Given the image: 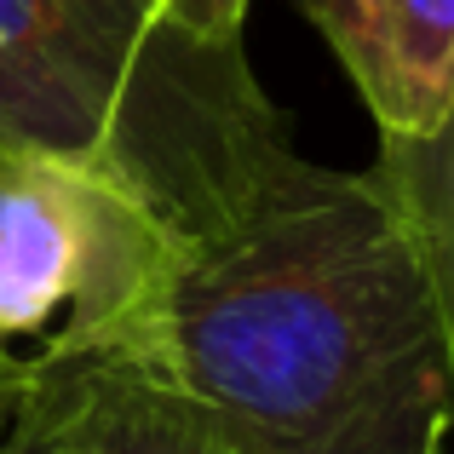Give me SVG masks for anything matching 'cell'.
Returning a JSON list of instances; mask_svg holds the SVG:
<instances>
[{"label": "cell", "mask_w": 454, "mask_h": 454, "mask_svg": "<svg viewBox=\"0 0 454 454\" xmlns=\"http://www.w3.org/2000/svg\"><path fill=\"white\" fill-rule=\"evenodd\" d=\"M254 0H155L167 23L201 35V41H242V23Z\"/></svg>", "instance_id": "52a82bcc"}, {"label": "cell", "mask_w": 454, "mask_h": 454, "mask_svg": "<svg viewBox=\"0 0 454 454\" xmlns=\"http://www.w3.org/2000/svg\"><path fill=\"white\" fill-rule=\"evenodd\" d=\"M368 173L391 196L414 254H420L437 328H443V351H449V386H454V110L426 138H380V155Z\"/></svg>", "instance_id": "8992f818"}, {"label": "cell", "mask_w": 454, "mask_h": 454, "mask_svg": "<svg viewBox=\"0 0 454 454\" xmlns=\"http://www.w3.org/2000/svg\"><path fill=\"white\" fill-rule=\"evenodd\" d=\"M0 356H6V351H0Z\"/></svg>", "instance_id": "ba28073f"}, {"label": "cell", "mask_w": 454, "mask_h": 454, "mask_svg": "<svg viewBox=\"0 0 454 454\" xmlns=\"http://www.w3.org/2000/svg\"><path fill=\"white\" fill-rule=\"evenodd\" d=\"M380 138H426L454 110V0H300Z\"/></svg>", "instance_id": "5b68a950"}, {"label": "cell", "mask_w": 454, "mask_h": 454, "mask_svg": "<svg viewBox=\"0 0 454 454\" xmlns=\"http://www.w3.org/2000/svg\"><path fill=\"white\" fill-rule=\"evenodd\" d=\"M133 363L247 454H454L449 351L397 207L374 173L300 150L178 247Z\"/></svg>", "instance_id": "6da1fadb"}, {"label": "cell", "mask_w": 454, "mask_h": 454, "mask_svg": "<svg viewBox=\"0 0 454 454\" xmlns=\"http://www.w3.org/2000/svg\"><path fill=\"white\" fill-rule=\"evenodd\" d=\"M0 454H247L167 374L115 351L0 356Z\"/></svg>", "instance_id": "277c9868"}, {"label": "cell", "mask_w": 454, "mask_h": 454, "mask_svg": "<svg viewBox=\"0 0 454 454\" xmlns=\"http://www.w3.org/2000/svg\"><path fill=\"white\" fill-rule=\"evenodd\" d=\"M178 236L121 184L0 150V351L133 356L178 259Z\"/></svg>", "instance_id": "3957f363"}, {"label": "cell", "mask_w": 454, "mask_h": 454, "mask_svg": "<svg viewBox=\"0 0 454 454\" xmlns=\"http://www.w3.org/2000/svg\"><path fill=\"white\" fill-rule=\"evenodd\" d=\"M0 150L87 167L196 242L265 190L294 133L242 41H201L155 0H0Z\"/></svg>", "instance_id": "7a4b0ae2"}]
</instances>
